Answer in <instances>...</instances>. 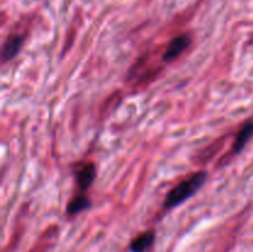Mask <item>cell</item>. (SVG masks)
Wrapping results in <instances>:
<instances>
[{
    "instance_id": "6da1fadb",
    "label": "cell",
    "mask_w": 253,
    "mask_h": 252,
    "mask_svg": "<svg viewBox=\"0 0 253 252\" xmlns=\"http://www.w3.org/2000/svg\"><path fill=\"white\" fill-rule=\"evenodd\" d=\"M207 172L204 170H200V172L194 173V174L190 175L187 179L182 180L180 183H178L174 188L168 192L167 197H166L165 208L167 209H172V208L178 207V205L182 204L183 202H185L187 199H189L190 197L195 194L200 188L203 187V184L207 180Z\"/></svg>"
},
{
    "instance_id": "7a4b0ae2",
    "label": "cell",
    "mask_w": 253,
    "mask_h": 252,
    "mask_svg": "<svg viewBox=\"0 0 253 252\" xmlns=\"http://www.w3.org/2000/svg\"><path fill=\"white\" fill-rule=\"evenodd\" d=\"M190 44V37L189 35H179V36L174 37L172 41L169 42L168 47L166 48L165 53H163V59L166 62H173L188 48Z\"/></svg>"
},
{
    "instance_id": "3957f363",
    "label": "cell",
    "mask_w": 253,
    "mask_h": 252,
    "mask_svg": "<svg viewBox=\"0 0 253 252\" xmlns=\"http://www.w3.org/2000/svg\"><path fill=\"white\" fill-rule=\"evenodd\" d=\"M96 177V168L93 163H86L83 167L79 168V170L77 172L76 179L78 188L82 192H85L86 189L90 188V185L93 184L94 179Z\"/></svg>"
},
{
    "instance_id": "277c9868",
    "label": "cell",
    "mask_w": 253,
    "mask_h": 252,
    "mask_svg": "<svg viewBox=\"0 0 253 252\" xmlns=\"http://www.w3.org/2000/svg\"><path fill=\"white\" fill-rule=\"evenodd\" d=\"M22 43H24V36L21 35H11L7 37L2 46V61L6 62L14 58L21 49Z\"/></svg>"
},
{
    "instance_id": "5b68a950",
    "label": "cell",
    "mask_w": 253,
    "mask_h": 252,
    "mask_svg": "<svg viewBox=\"0 0 253 252\" xmlns=\"http://www.w3.org/2000/svg\"><path fill=\"white\" fill-rule=\"evenodd\" d=\"M252 136H253V121H249V123L245 124V125L242 126L241 130H240L239 133L236 135L234 146H232V152L234 153L241 152Z\"/></svg>"
},
{
    "instance_id": "8992f818",
    "label": "cell",
    "mask_w": 253,
    "mask_h": 252,
    "mask_svg": "<svg viewBox=\"0 0 253 252\" xmlns=\"http://www.w3.org/2000/svg\"><path fill=\"white\" fill-rule=\"evenodd\" d=\"M155 241V232L146 231L132 240L130 245L131 252H146Z\"/></svg>"
},
{
    "instance_id": "52a82bcc",
    "label": "cell",
    "mask_w": 253,
    "mask_h": 252,
    "mask_svg": "<svg viewBox=\"0 0 253 252\" xmlns=\"http://www.w3.org/2000/svg\"><path fill=\"white\" fill-rule=\"evenodd\" d=\"M90 208V200L88 197H85L84 194L77 195L74 197L71 202L68 203V207H67V214L73 216V215L79 214V212L84 211V210L89 209Z\"/></svg>"
}]
</instances>
